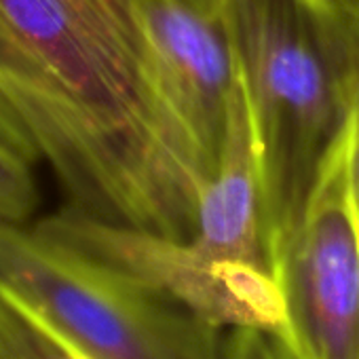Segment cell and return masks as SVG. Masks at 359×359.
<instances>
[{
  "label": "cell",
  "mask_w": 359,
  "mask_h": 359,
  "mask_svg": "<svg viewBox=\"0 0 359 359\" xmlns=\"http://www.w3.org/2000/svg\"><path fill=\"white\" fill-rule=\"evenodd\" d=\"M32 161L0 142V224H28L39 208Z\"/></svg>",
  "instance_id": "obj_7"
},
{
  "label": "cell",
  "mask_w": 359,
  "mask_h": 359,
  "mask_svg": "<svg viewBox=\"0 0 359 359\" xmlns=\"http://www.w3.org/2000/svg\"><path fill=\"white\" fill-rule=\"evenodd\" d=\"M348 175H351V195L353 205L359 218V95L353 112V125H351V154H348Z\"/></svg>",
  "instance_id": "obj_10"
},
{
  "label": "cell",
  "mask_w": 359,
  "mask_h": 359,
  "mask_svg": "<svg viewBox=\"0 0 359 359\" xmlns=\"http://www.w3.org/2000/svg\"><path fill=\"white\" fill-rule=\"evenodd\" d=\"M273 262L344 137L359 95V15L330 0H226Z\"/></svg>",
  "instance_id": "obj_2"
},
{
  "label": "cell",
  "mask_w": 359,
  "mask_h": 359,
  "mask_svg": "<svg viewBox=\"0 0 359 359\" xmlns=\"http://www.w3.org/2000/svg\"><path fill=\"white\" fill-rule=\"evenodd\" d=\"M229 359H296L271 330L235 327L229 332Z\"/></svg>",
  "instance_id": "obj_8"
},
{
  "label": "cell",
  "mask_w": 359,
  "mask_h": 359,
  "mask_svg": "<svg viewBox=\"0 0 359 359\" xmlns=\"http://www.w3.org/2000/svg\"><path fill=\"white\" fill-rule=\"evenodd\" d=\"M0 85L68 208L189 241L212 173L129 0H0Z\"/></svg>",
  "instance_id": "obj_1"
},
{
  "label": "cell",
  "mask_w": 359,
  "mask_h": 359,
  "mask_svg": "<svg viewBox=\"0 0 359 359\" xmlns=\"http://www.w3.org/2000/svg\"><path fill=\"white\" fill-rule=\"evenodd\" d=\"M0 142L32 163L41 158V148L36 144L32 129L28 127L26 118L22 116L20 108L9 97L3 85H0Z\"/></svg>",
  "instance_id": "obj_9"
},
{
  "label": "cell",
  "mask_w": 359,
  "mask_h": 359,
  "mask_svg": "<svg viewBox=\"0 0 359 359\" xmlns=\"http://www.w3.org/2000/svg\"><path fill=\"white\" fill-rule=\"evenodd\" d=\"M161 87L212 173L218 171L237 64L222 13L205 0H129Z\"/></svg>",
  "instance_id": "obj_5"
},
{
  "label": "cell",
  "mask_w": 359,
  "mask_h": 359,
  "mask_svg": "<svg viewBox=\"0 0 359 359\" xmlns=\"http://www.w3.org/2000/svg\"><path fill=\"white\" fill-rule=\"evenodd\" d=\"M205 5L212 7L214 11L222 13V9H224V5H226V0H205Z\"/></svg>",
  "instance_id": "obj_12"
},
{
  "label": "cell",
  "mask_w": 359,
  "mask_h": 359,
  "mask_svg": "<svg viewBox=\"0 0 359 359\" xmlns=\"http://www.w3.org/2000/svg\"><path fill=\"white\" fill-rule=\"evenodd\" d=\"M0 287L83 359H229V332L39 224H0Z\"/></svg>",
  "instance_id": "obj_3"
},
{
  "label": "cell",
  "mask_w": 359,
  "mask_h": 359,
  "mask_svg": "<svg viewBox=\"0 0 359 359\" xmlns=\"http://www.w3.org/2000/svg\"><path fill=\"white\" fill-rule=\"evenodd\" d=\"M330 3L353 13V15H359V0H330Z\"/></svg>",
  "instance_id": "obj_11"
},
{
  "label": "cell",
  "mask_w": 359,
  "mask_h": 359,
  "mask_svg": "<svg viewBox=\"0 0 359 359\" xmlns=\"http://www.w3.org/2000/svg\"><path fill=\"white\" fill-rule=\"evenodd\" d=\"M351 125L275 260L281 298L275 334L296 359H359V218L348 175Z\"/></svg>",
  "instance_id": "obj_4"
},
{
  "label": "cell",
  "mask_w": 359,
  "mask_h": 359,
  "mask_svg": "<svg viewBox=\"0 0 359 359\" xmlns=\"http://www.w3.org/2000/svg\"><path fill=\"white\" fill-rule=\"evenodd\" d=\"M0 359H83L0 287Z\"/></svg>",
  "instance_id": "obj_6"
}]
</instances>
